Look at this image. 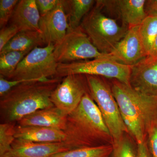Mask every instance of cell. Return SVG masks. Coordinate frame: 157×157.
I'll return each mask as SVG.
<instances>
[{
    "label": "cell",
    "instance_id": "28",
    "mask_svg": "<svg viewBox=\"0 0 157 157\" xmlns=\"http://www.w3.org/2000/svg\"><path fill=\"white\" fill-rule=\"evenodd\" d=\"M149 150L152 157H157V125L154 126L148 132Z\"/></svg>",
    "mask_w": 157,
    "mask_h": 157
},
{
    "label": "cell",
    "instance_id": "25",
    "mask_svg": "<svg viewBox=\"0 0 157 157\" xmlns=\"http://www.w3.org/2000/svg\"><path fill=\"white\" fill-rule=\"evenodd\" d=\"M18 2L19 1L17 0L0 1V27L1 29L6 27L9 21L11 20Z\"/></svg>",
    "mask_w": 157,
    "mask_h": 157
},
{
    "label": "cell",
    "instance_id": "13",
    "mask_svg": "<svg viewBox=\"0 0 157 157\" xmlns=\"http://www.w3.org/2000/svg\"><path fill=\"white\" fill-rule=\"evenodd\" d=\"M103 9L115 11L128 28L140 25L147 15L146 0H99Z\"/></svg>",
    "mask_w": 157,
    "mask_h": 157
},
{
    "label": "cell",
    "instance_id": "22",
    "mask_svg": "<svg viewBox=\"0 0 157 157\" xmlns=\"http://www.w3.org/2000/svg\"><path fill=\"white\" fill-rule=\"evenodd\" d=\"M28 52L11 51L0 54L1 76L9 79Z\"/></svg>",
    "mask_w": 157,
    "mask_h": 157
},
{
    "label": "cell",
    "instance_id": "12",
    "mask_svg": "<svg viewBox=\"0 0 157 157\" xmlns=\"http://www.w3.org/2000/svg\"><path fill=\"white\" fill-rule=\"evenodd\" d=\"M130 85L142 94L157 97V58L147 56L132 66Z\"/></svg>",
    "mask_w": 157,
    "mask_h": 157
},
{
    "label": "cell",
    "instance_id": "15",
    "mask_svg": "<svg viewBox=\"0 0 157 157\" xmlns=\"http://www.w3.org/2000/svg\"><path fill=\"white\" fill-rule=\"evenodd\" d=\"M41 16L36 0L19 1L10 20V25L20 32L33 31L41 33L39 24Z\"/></svg>",
    "mask_w": 157,
    "mask_h": 157
},
{
    "label": "cell",
    "instance_id": "19",
    "mask_svg": "<svg viewBox=\"0 0 157 157\" xmlns=\"http://www.w3.org/2000/svg\"><path fill=\"white\" fill-rule=\"evenodd\" d=\"M65 13L67 17L68 30L80 26L82 19L94 7V0H62Z\"/></svg>",
    "mask_w": 157,
    "mask_h": 157
},
{
    "label": "cell",
    "instance_id": "6",
    "mask_svg": "<svg viewBox=\"0 0 157 157\" xmlns=\"http://www.w3.org/2000/svg\"><path fill=\"white\" fill-rule=\"evenodd\" d=\"M132 66L121 63L112 56L70 63H58L56 78L70 75H90L111 78L130 85Z\"/></svg>",
    "mask_w": 157,
    "mask_h": 157
},
{
    "label": "cell",
    "instance_id": "8",
    "mask_svg": "<svg viewBox=\"0 0 157 157\" xmlns=\"http://www.w3.org/2000/svg\"><path fill=\"white\" fill-rule=\"evenodd\" d=\"M54 54L57 63H61L112 56L100 52L80 26L67 31L63 39L54 45Z\"/></svg>",
    "mask_w": 157,
    "mask_h": 157
},
{
    "label": "cell",
    "instance_id": "24",
    "mask_svg": "<svg viewBox=\"0 0 157 157\" xmlns=\"http://www.w3.org/2000/svg\"><path fill=\"white\" fill-rule=\"evenodd\" d=\"M113 150L109 157H137L136 149L132 140L124 135L112 143Z\"/></svg>",
    "mask_w": 157,
    "mask_h": 157
},
{
    "label": "cell",
    "instance_id": "14",
    "mask_svg": "<svg viewBox=\"0 0 157 157\" xmlns=\"http://www.w3.org/2000/svg\"><path fill=\"white\" fill-rule=\"evenodd\" d=\"M73 150L65 141L37 143L15 139L11 150L3 157H52L54 155Z\"/></svg>",
    "mask_w": 157,
    "mask_h": 157
},
{
    "label": "cell",
    "instance_id": "2",
    "mask_svg": "<svg viewBox=\"0 0 157 157\" xmlns=\"http://www.w3.org/2000/svg\"><path fill=\"white\" fill-rule=\"evenodd\" d=\"M60 82L58 78L27 82L1 97L2 123H17L25 117L37 110L54 107L51 96Z\"/></svg>",
    "mask_w": 157,
    "mask_h": 157
},
{
    "label": "cell",
    "instance_id": "1",
    "mask_svg": "<svg viewBox=\"0 0 157 157\" xmlns=\"http://www.w3.org/2000/svg\"><path fill=\"white\" fill-rule=\"evenodd\" d=\"M111 90L128 132L137 144L143 143L157 125V97L142 94L117 80Z\"/></svg>",
    "mask_w": 157,
    "mask_h": 157
},
{
    "label": "cell",
    "instance_id": "16",
    "mask_svg": "<svg viewBox=\"0 0 157 157\" xmlns=\"http://www.w3.org/2000/svg\"><path fill=\"white\" fill-rule=\"evenodd\" d=\"M67 117L56 107L39 109L26 116L17 123L21 126H41L64 131L67 126Z\"/></svg>",
    "mask_w": 157,
    "mask_h": 157
},
{
    "label": "cell",
    "instance_id": "9",
    "mask_svg": "<svg viewBox=\"0 0 157 157\" xmlns=\"http://www.w3.org/2000/svg\"><path fill=\"white\" fill-rule=\"evenodd\" d=\"M84 75H70L64 77L51 96V101L64 114L67 116L79 105L88 90Z\"/></svg>",
    "mask_w": 157,
    "mask_h": 157
},
{
    "label": "cell",
    "instance_id": "5",
    "mask_svg": "<svg viewBox=\"0 0 157 157\" xmlns=\"http://www.w3.org/2000/svg\"><path fill=\"white\" fill-rule=\"evenodd\" d=\"M85 76L89 92L101 111L113 142L119 140L128 131L111 88L101 76Z\"/></svg>",
    "mask_w": 157,
    "mask_h": 157
},
{
    "label": "cell",
    "instance_id": "7",
    "mask_svg": "<svg viewBox=\"0 0 157 157\" xmlns=\"http://www.w3.org/2000/svg\"><path fill=\"white\" fill-rule=\"evenodd\" d=\"M54 45L37 47L23 59L11 75L10 80L46 81L56 76L58 63L54 54Z\"/></svg>",
    "mask_w": 157,
    "mask_h": 157
},
{
    "label": "cell",
    "instance_id": "20",
    "mask_svg": "<svg viewBox=\"0 0 157 157\" xmlns=\"http://www.w3.org/2000/svg\"><path fill=\"white\" fill-rule=\"evenodd\" d=\"M147 15L139 25V31L147 56L151 53L157 37V14L146 11Z\"/></svg>",
    "mask_w": 157,
    "mask_h": 157
},
{
    "label": "cell",
    "instance_id": "3",
    "mask_svg": "<svg viewBox=\"0 0 157 157\" xmlns=\"http://www.w3.org/2000/svg\"><path fill=\"white\" fill-rule=\"evenodd\" d=\"M64 132L67 142L73 149L100 145L111 141L109 129L100 109L89 92L85 94L79 105L67 116Z\"/></svg>",
    "mask_w": 157,
    "mask_h": 157
},
{
    "label": "cell",
    "instance_id": "29",
    "mask_svg": "<svg viewBox=\"0 0 157 157\" xmlns=\"http://www.w3.org/2000/svg\"><path fill=\"white\" fill-rule=\"evenodd\" d=\"M145 10L148 12H154L157 14V5L155 4L152 0L147 1L146 6H145ZM148 56L157 58V37L155 42L153 48L151 52V53Z\"/></svg>",
    "mask_w": 157,
    "mask_h": 157
},
{
    "label": "cell",
    "instance_id": "27",
    "mask_svg": "<svg viewBox=\"0 0 157 157\" xmlns=\"http://www.w3.org/2000/svg\"><path fill=\"white\" fill-rule=\"evenodd\" d=\"M37 8L41 17L45 16L53 10L60 0H36Z\"/></svg>",
    "mask_w": 157,
    "mask_h": 157
},
{
    "label": "cell",
    "instance_id": "17",
    "mask_svg": "<svg viewBox=\"0 0 157 157\" xmlns=\"http://www.w3.org/2000/svg\"><path fill=\"white\" fill-rule=\"evenodd\" d=\"M15 139L37 143L63 142L67 139L64 131L59 129L41 126H21L16 124Z\"/></svg>",
    "mask_w": 157,
    "mask_h": 157
},
{
    "label": "cell",
    "instance_id": "21",
    "mask_svg": "<svg viewBox=\"0 0 157 157\" xmlns=\"http://www.w3.org/2000/svg\"><path fill=\"white\" fill-rule=\"evenodd\" d=\"M112 150V144H103L62 152L52 157H109Z\"/></svg>",
    "mask_w": 157,
    "mask_h": 157
},
{
    "label": "cell",
    "instance_id": "10",
    "mask_svg": "<svg viewBox=\"0 0 157 157\" xmlns=\"http://www.w3.org/2000/svg\"><path fill=\"white\" fill-rule=\"evenodd\" d=\"M117 61L133 66L147 56L139 31V25L128 28L125 35L109 54Z\"/></svg>",
    "mask_w": 157,
    "mask_h": 157
},
{
    "label": "cell",
    "instance_id": "31",
    "mask_svg": "<svg viewBox=\"0 0 157 157\" xmlns=\"http://www.w3.org/2000/svg\"><path fill=\"white\" fill-rule=\"evenodd\" d=\"M152 2H153L155 4H156L157 5V0H152Z\"/></svg>",
    "mask_w": 157,
    "mask_h": 157
},
{
    "label": "cell",
    "instance_id": "4",
    "mask_svg": "<svg viewBox=\"0 0 157 157\" xmlns=\"http://www.w3.org/2000/svg\"><path fill=\"white\" fill-rule=\"evenodd\" d=\"M80 26L95 47L105 54L112 52L128 29L127 26L119 25L116 20L106 16L97 1Z\"/></svg>",
    "mask_w": 157,
    "mask_h": 157
},
{
    "label": "cell",
    "instance_id": "11",
    "mask_svg": "<svg viewBox=\"0 0 157 157\" xmlns=\"http://www.w3.org/2000/svg\"><path fill=\"white\" fill-rule=\"evenodd\" d=\"M39 26L44 45H55L63 39L69 26L62 0L53 10L41 17Z\"/></svg>",
    "mask_w": 157,
    "mask_h": 157
},
{
    "label": "cell",
    "instance_id": "30",
    "mask_svg": "<svg viewBox=\"0 0 157 157\" xmlns=\"http://www.w3.org/2000/svg\"><path fill=\"white\" fill-rule=\"evenodd\" d=\"M137 157H151L146 140L143 143L137 144Z\"/></svg>",
    "mask_w": 157,
    "mask_h": 157
},
{
    "label": "cell",
    "instance_id": "23",
    "mask_svg": "<svg viewBox=\"0 0 157 157\" xmlns=\"http://www.w3.org/2000/svg\"><path fill=\"white\" fill-rule=\"evenodd\" d=\"M16 124L2 123L0 124V157H3L11 150L15 140Z\"/></svg>",
    "mask_w": 157,
    "mask_h": 157
},
{
    "label": "cell",
    "instance_id": "18",
    "mask_svg": "<svg viewBox=\"0 0 157 157\" xmlns=\"http://www.w3.org/2000/svg\"><path fill=\"white\" fill-rule=\"evenodd\" d=\"M44 45L41 33L33 31L20 32L0 51L2 54L11 51L28 52Z\"/></svg>",
    "mask_w": 157,
    "mask_h": 157
},
{
    "label": "cell",
    "instance_id": "26",
    "mask_svg": "<svg viewBox=\"0 0 157 157\" xmlns=\"http://www.w3.org/2000/svg\"><path fill=\"white\" fill-rule=\"evenodd\" d=\"M16 27L10 25L1 29L0 31V51L18 33Z\"/></svg>",
    "mask_w": 157,
    "mask_h": 157
}]
</instances>
